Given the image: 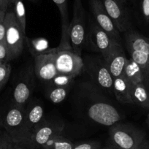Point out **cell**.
I'll return each instance as SVG.
<instances>
[{
    "mask_svg": "<svg viewBox=\"0 0 149 149\" xmlns=\"http://www.w3.org/2000/svg\"><path fill=\"white\" fill-rule=\"evenodd\" d=\"M5 14H6V12H4L2 10H0V21L5 19Z\"/></svg>",
    "mask_w": 149,
    "mask_h": 149,
    "instance_id": "34",
    "label": "cell"
},
{
    "mask_svg": "<svg viewBox=\"0 0 149 149\" xmlns=\"http://www.w3.org/2000/svg\"><path fill=\"white\" fill-rule=\"evenodd\" d=\"M130 95L133 104L149 110V90L143 83L132 85Z\"/></svg>",
    "mask_w": 149,
    "mask_h": 149,
    "instance_id": "19",
    "label": "cell"
},
{
    "mask_svg": "<svg viewBox=\"0 0 149 149\" xmlns=\"http://www.w3.org/2000/svg\"><path fill=\"white\" fill-rule=\"evenodd\" d=\"M44 108L40 103H30L25 110V130L26 138L31 140V135L42 123Z\"/></svg>",
    "mask_w": 149,
    "mask_h": 149,
    "instance_id": "15",
    "label": "cell"
},
{
    "mask_svg": "<svg viewBox=\"0 0 149 149\" xmlns=\"http://www.w3.org/2000/svg\"><path fill=\"white\" fill-rule=\"evenodd\" d=\"M24 107L12 104L2 118V127L13 142H20L26 138L25 130Z\"/></svg>",
    "mask_w": 149,
    "mask_h": 149,
    "instance_id": "7",
    "label": "cell"
},
{
    "mask_svg": "<svg viewBox=\"0 0 149 149\" xmlns=\"http://www.w3.org/2000/svg\"><path fill=\"white\" fill-rule=\"evenodd\" d=\"M147 124L149 127V113L148 114V116H147Z\"/></svg>",
    "mask_w": 149,
    "mask_h": 149,
    "instance_id": "36",
    "label": "cell"
},
{
    "mask_svg": "<svg viewBox=\"0 0 149 149\" xmlns=\"http://www.w3.org/2000/svg\"><path fill=\"white\" fill-rule=\"evenodd\" d=\"M119 1H120V2H123V3H124V4L126 3V0H119Z\"/></svg>",
    "mask_w": 149,
    "mask_h": 149,
    "instance_id": "38",
    "label": "cell"
},
{
    "mask_svg": "<svg viewBox=\"0 0 149 149\" xmlns=\"http://www.w3.org/2000/svg\"><path fill=\"white\" fill-rule=\"evenodd\" d=\"M127 60L128 58L126 56L122 45L118 47L116 50L108 57V58L105 60L113 79L124 75V68L127 64Z\"/></svg>",
    "mask_w": 149,
    "mask_h": 149,
    "instance_id": "17",
    "label": "cell"
},
{
    "mask_svg": "<svg viewBox=\"0 0 149 149\" xmlns=\"http://www.w3.org/2000/svg\"><path fill=\"white\" fill-rule=\"evenodd\" d=\"M55 63L58 74H66L74 78L82 72L84 68L81 56L69 50L57 49Z\"/></svg>",
    "mask_w": 149,
    "mask_h": 149,
    "instance_id": "8",
    "label": "cell"
},
{
    "mask_svg": "<svg viewBox=\"0 0 149 149\" xmlns=\"http://www.w3.org/2000/svg\"><path fill=\"white\" fill-rule=\"evenodd\" d=\"M69 90L70 88L62 87H48L46 91L47 97L51 102L59 104L65 100Z\"/></svg>",
    "mask_w": 149,
    "mask_h": 149,
    "instance_id": "24",
    "label": "cell"
},
{
    "mask_svg": "<svg viewBox=\"0 0 149 149\" xmlns=\"http://www.w3.org/2000/svg\"><path fill=\"white\" fill-rule=\"evenodd\" d=\"M12 149H36L31 140H24L20 142H13Z\"/></svg>",
    "mask_w": 149,
    "mask_h": 149,
    "instance_id": "29",
    "label": "cell"
},
{
    "mask_svg": "<svg viewBox=\"0 0 149 149\" xmlns=\"http://www.w3.org/2000/svg\"><path fill=\"white\" fill-rule=\"evenodd\" d=\"M0 60L4 62H9V53L5 42H0Z\"/></svg>",
    "mask_w": 149,
    "mask_h": 149,
    "instance_id": "30",
    "label": "cell"
},
{
    "mask_svg": "<svg viewBox=\"0 0 149 149\" xmlns=\"http://www.w3.org/2000/svg\"><path fill=\"white\" fill-rule=\"evenodd\" d=\"M84 60V59H83ZM84 68L91 81L103 91L112 94L113 78L110 72L106 61L102 55L88 56L84 60Z\"/></svg>",
    "mask_w": 149,
    "mask_h": 149,
    "instance_id": "4",
    "label": "cell"
},
{
    "mask_svg": "<svg viewBox=\"0 0 149 149\" xmlns=\"http://www.w3.org/2000/svg\"><path fill=\"white\" fill-rule=\"evenodd\" d=\"M4 63H5V62H4V61H1V60H0V66L2 65V64H3Z\"/></svg>",
    "mask_w": 149,
    "mask_h": 149,
    "instance_id": "39",
    "label": "cell"
},
{
    "mask_svg": "<svg viewBox=\"0 0 149 149\" xmlns=\"http://www.w3.org/2000/svg\"><path fill=\"white\" fill-rule=\"evenodd\" d=\"M90 8L94 21L113 38L121 42V33L118 31L115 24L107 14L102 0H90Z\"/></svg>",
    "mask_w": 149,
    "mask_h": 149,
    "instance_id": "12",
    "label": "cell"
},
{
    "mask_svg": "<svg viewBox=\"0 0 149 149\" xmlns=\"http://www.w3.org/2000/svg\"><path fill=\"white\" fill-rule=\"evenodd\" d=\"M34 88L32 70L28 72L21 81L15 85L13 92V104L24 107L29 101Z\"/></svg>",
    "mask_w": 149,
    "mask_h": 149,
    "instance_id": "14",
    "label": "cell"
},
{
    "mask_svg": "<svg viewBox=\"0 0 149 149\" xmlns=\"http://www.w3.org/2000/svg\"><path fill=\"white\" fill-rule=\"evenodd\" d=\"M88 116L91 121L105 127H111L118 123L121 116L114 106L104 102L91 104L87 110Z\"/></svg>",
    "mask_w": 149,
    "mask_h": 149,
    "instance_id": "9",
    "label": "cell"
},
{
    "mask_svg": "<svg viewBox=\"0 0 149 149\" xmlns=\"http://www.w3.org/2000/svg\"><path fill=\"white\" fill-rule=\"evenodd\" d=\"M1 126H2V119L0 118V127H1Z\"/></svg>",
    "mask_w": 149,
    "mask_h": 149,
    "instance_id": "37",
    "label": "cell"
},
{
    "mask_svg": "<svg viewBox=\"0 0 149 149\" xmlns=\"http://www.w3.org/2000/svg\"><path fill=\"white\" fill-rule=\"evenodd\" d=\"M87 44L94 52L102 56L104 60L107 59L116 48L121 45V42L113 38L100 28L94 20L90 21L87 33Z\"/></svg>",
    "mask_w": 149,
    "mask_h": 149,
    "instance_id": "5",
    "label": "cell"
},
{
    "mask_svg": "<svg viewBox=\"0 0 149 149\" xmlns=\"http://www.w3.org/2000/svg\"><path fill=\"white\" fill-rule=\"evenodd\" d=\"M4 21L6 26L5 44L10 61L18 58L23 53L26 35L23 33L13 11H7Z\"/></svg>",
    "mask_w": 149,
    "mask_h": 149,
    "instance_id": "6",
    "label": "cell"
},
{
    "mask_svg": "<svg viewBox=\"0 0 149 149\" xmlns=\"http://www.w3.org/2000/svg\"><path fill=\"white\" fill-rule=\"evenodd\" d=\"M74 78L62 74H57L49 83L48 87H62V88H70L74 82Z\"/></svg>",
    "mask_w": 149,
    "mask_h": 149,
    "instance_id": "25",
    "label": "cell"
},
{
    "mask_svg": "<svg viewBox=\"0 0 149 149\" xmlns=\"http://www.w3.org/2000/svg\"><path fill=\"white\" fill-rule=\"evenodd\" d=\"M14 6V13L15 18L22 29L23 33L26 35V13L25 6L23 0H14L13 2Z\"/></svg>",
    "mask_w": 149,
    "mask_h": 149,
    "instance_id": "23",
    "label": "cell"
},
{
    "mask_svg": "<svg viewBox=\"0 0 149 149\" xmlns=\"http://www.w3.org/2000/svg\"><path fill=\"white\" fill-rule=\"evenodd\" d=\"M11 73V65L9 62L4 63L0 66V91L8 83Z\"/></svg>",
    "mask_w": 149,
    "mask_h": 149,
    "instance_id": "26",
    "label": "cell"
},
{
    "mask_svg": "<svg viewBox=\"0 0 149 149\" xmlns=\"http://www.w3.org/2000/svg\"><path fill=\"white\" fill-rule=\"evenodd\" d=\"M111 146L118 149H149L146 133L130 124L117 123L109 130Z\"/></svg>",
    "mask_w": 149,
    "mask_h": 149,
    "instance_id": "1",
    "label": "cell"
},
{
    "mask_svg": "<svg viewBox=\"0 0 149 149\" xmlns=\"http://www.w3.org/2000/svg\"><path fill=\"white\" fill-rule=\"evenodd\" d=\"M127 51L140 67L143 84L149 90V37L130 29L124 32Z\"/></svg>",
    "mask_w": 149,
    "mask_h": 149,
    "instance_id": "2",
    "label": "cell"
},
{
    "mask_svg": "<svg viewBox=\"0 0 149 149\" xmlns=\"http://www.w3.org/2000/svg\"><path fill=\"white\" fill-rule=\"evenodd\" d=\"M10 5H12L11 0H0V10L4 12H7Z\"/></svg>",
    "mask_w": 149,
    "mask_h": 149,
    "instance_id": "33",
    "label": "cell"
},
{
    "mask_svg": "<svg viewBox=\"0 0 149 149\" xmlns=\"http://www.w3.org/2000/svg\"><path fill=\"white\" fill-rule=\"evenodd\" d=\"M124 75L132 85L140 83L143 84V77L140 67L132 58H130L127 60V64L124 68Z\"/></svg>",
    "mask_w": 149,
    "mask_h": 149,
    "instance_id": "21",
    "label": "cell"
},
{
    "mask_svg": "<svg viewBox=\"0 0 149 149\" xmlns=\"http://www.w3.org/2000/svg\"><path fill=\"white\" fill-rule=\"evenodd\" d=\"M132 84L124 75L113 79V92L116 100L121 104H133L130 95Z\"/></svg>",
    "mask_w": 149,
    "mask_h": 149,
    "instance_id": "18",
    "label": "cell"
},
{
    "mask_svg": "<svg viewBox=\"0 0 149 149\" xmlns=\"http://www.w3.org/2000/svg\"><path fill=\"white\" fill-rule=\"evenodd\" d=\"M13 141L5 130H0V149H12Z\"/></svg>",
    "mask_w": 149,
    "mask_h": 149,
    "instance_id": "27",
    "label": "cell"
},
{
    "mask_svg": "<svg viewBox=\"0 0 149 149\" xmlns=\"http://www.w3.org/2000/svg\"><path fill=\"white\" fill-rule=\"evenodd\" d=\"M4 20L0 21V42H5L6 26H5V21Z\"/></svg>",
    "mask_w": 149,
    "mask_h": 149,
    "instance_id": "32",
    "label": "cell"
},
{
    "mask_svg": "<svg viewBox=\"0 0 149 149\" xmlns=\"http://www.w3.org/2000/svg\"><path fill=\"white\" fill-rule=\"evenodd\" d=\"M64 129V123L60 120L42 121L31 135V140L36 149L42 146L52 137L60 135Z\"/></svg>",
    "mask_w": 149,
    "mask_h": 149,
    "instance_id": "11",
    "label": "cell"
},
{
    "mask_svg": "<svg viewBox=\"0 0 149 149\" xmlns=\"http://www.w3.org/2000/svg\"><path fill=\"white\" fill-rule=\"evenodd\" d=\"M13 1L14 0H11V3H12V5H13Z\"/></svg>",
    "mask_w": 149,
    "mask_h": 149,
    "instance_id": "40",
    "label": "cell"
},
{
    "mask_svg": "<svg viewBox=\"0 0 149 149\" xmlns=\"http://www.w3.org/2000/svg\"><path fill=\"white\" fill-rule=\"evenodd\" d=\"M57 48L34 58V72L37 78L43 83H49L58 74L55 58Z\"/></svg>",
    "mask_w": 149,
    "mask_h": 149,
    "instance_id": "10",
    "label": "cell"
},
{
    "mask_svg": "<svg viewBox=\"0 0 149 149\" xmlns=\"http://www.w3.org/2000/svg\"><path fill=\"white\" fill-rule=\"evenodd\" d=\"M86 13L81 0H74L72 18L70 25V39L73 52L81 56L87 40Z\"/></svg>",
    "mask_w": 149,
    "mask_h": 149,
    "instance_id": "3",
    "label": "cell"
},
{
    "mask_svg": "<svg viewBox=\"0 0 149 149\" xmlns=\"http://www.w3.org/2000/svg\"><path fill=\"white\" fill-rule=\"evenodd\" d=\"M30 1H32V2H34V1H36V0H30Z\"/></svg>",
    "mask_w": 149,
    "mask_h": 149,
    "instance_id": "41",
    "label": "cell"
},
{
    "mask_svg": "<svg viewBox=\"0 0 149 149\" xmlns=\"http://www.w3.org/2000/svg\"><path fill=\"white\" fill-rule=\"evenodd\" d=\"M25 43L28 48L29 51L33 57H36L41 54L50 52L52 48H50L48 40L44 37H35L30 38L25 37Z\"/></svg>",
    "mask_w": 149,
    "mask_h": 149,
    "instance_id": "20",
    "label": "cell"
},
{
    "mask_svg": "<svg viewBox=\"0 0 149 149\" xmlns=\"http://www.w3.org/2000/svg\"><path fill=\"white\" fill-rule=\"evenodd\" d=\"M141 12L146 22L149 23V0H142Z\"/></svg>",
    "mask_w": 149,
    "mask_h": 149,
    "instance_id": "31",
    "label": "cell"
},
{
    "mask_svg": "<svg viewBox=\"0 0 149 149\" xmlns=\"http://www.w3.org/2000/svg\"><path fill=\"white\" fill-rule=\"evenodd\" d=\"M56 4L59 10L61 21V36L59 45L57 47L58 50H69L72 51L70 39V25L69 21L67 0H52Z\"/></svg>",
    "mask_w": 149,
    "mask_h": 149,
    "instance_id": "16",
    "label": "cell"
},
{
    "mask_svg": "<svg viewBox=\"0 0 149 149\" xmlns=\"http://www.w3.org/2000/svg\"><path fill=\"white\" fill-rule=\"evenodd\" d=\"M104 149H118V148H116L113 147V146H109V147L105 148H104Z\"/></svg>",
    "mask_w": 149,
    "mask_h": 149,
    "instance_id": "35",
    "label": "cell"
},
{
    "mask_svg": "<svg viewBox=\"0 0 149 149\" xmlns=\"http://www.w3.org/2000/svg\"><path fill=\"white\" fill-rule=\"evenodd\" d=\"M110 18L120 33L130 29L128 15L124 7L125 4L119 0H102Z\"/></svg>",
    "mask_w": 149,
    "mask_h": 149,
    "instance_id": "13",
    "label": "cell"
},
{
    "mask_svg": "<svg viewBox=\"0 0 149 149\" xmlns=\"http://www.w3.org/2000/svg\"><path fill=\"white\" fill-rule=\"evenodd\" d=\"M72 149H101V145L97 141H86L77 143Z\"/></svg>",
    "mask_w": 149,
    "mask_h": 149,
    "instance_id": "28",
    "label": "cell"
},
{
    "mask_svg": "<svg viewBox=\"0 0 149 149\" xmlns=\"http://www.w3.org/2000/svg\"><path fill=\"white\" fill-rule=\"evenodd\" d=\"M70 139L63 137L61 134L50 139L43 146L42 149H72L74 146Z\"/></svg>",
    "mask_w": 149,
    "mask_h": 149,
    "instance_id": "22",
    "label": "cell"
}]
</instances>
